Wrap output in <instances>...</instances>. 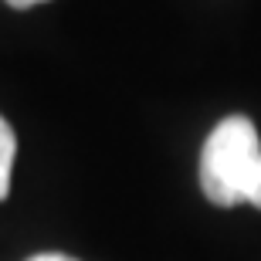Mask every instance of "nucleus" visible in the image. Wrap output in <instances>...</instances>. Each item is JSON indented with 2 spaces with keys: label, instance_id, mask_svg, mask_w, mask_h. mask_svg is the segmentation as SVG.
Returning a JSON list of instances; mask_svg holds the SVG:
<instances>
[{
  "label": "nucleus",
  "instance_id": "f257e3e1",
  "mask_svg": "<svg viewBox=\"0 0 261 261\" xmlns=\"http://www.w3.org/2000/svg\"><path fill=\"white\" fill-rule=\"evenodd\" d=\"M200 190L217 207L251 203L261 211V143L251 119L227 116L200 153Z\"/></svg>",
  "mask_w": 261,
  "mask_h": 261
},
{
  "label": "nucleus",
  "instance_id": "f03ea898",
  "mask_svg": "<svg viewBox=\"0 0 261 261\" xmlns=\"http://www.w3.org/2000/svg\"><path fill=\"white\" fill-rule=\"evenodd\" d=\"M14 156H17V139L7 119L0 116V200L10 194V170H14Z\"/></svg>",
  "mask_w": 261,
  "mask_h": 261
},
{
  "label": "nucleus",
  "instance_id": "7ed1b4c3",
  "mask_svg": "<svg viewBox=\"0 0 261 261\" xmlns=\"http://www.w3.org/2000/svg\"><path fill=\"white\" fill-rule=\"evenodd\" d=\"M28 261H78V258H68V254H34V258H28Z\"/></svg>",
  "mask_w": 261,
  "mask_h": 261
},
{
  "label": "nucleus",
  "instance_id": "20e7f679",
  "mask_svg": "<svg viewBox=\"0 0 261 261\" xmlns=\"http://www.w3.org/2000/svg\"><path fill=\"white\" fill-rule=\"evenodd\" d=\"M10 7H17V10H24V7H34V4H44V0H7Z\"/></svg>",
  "mask_w": 261,
  "mask_h": 261
}]
</instances>
